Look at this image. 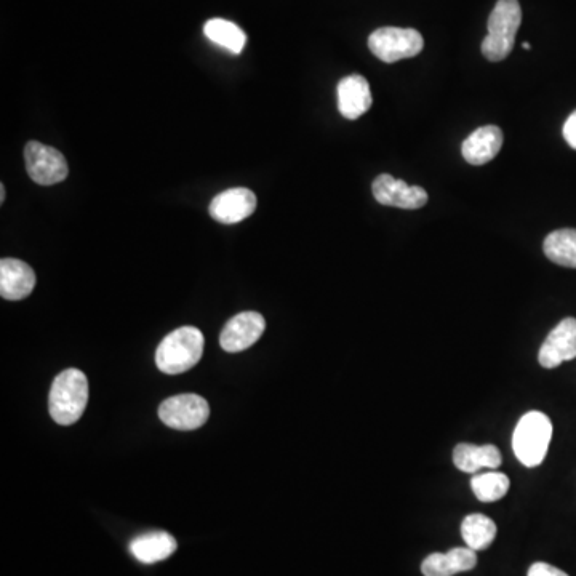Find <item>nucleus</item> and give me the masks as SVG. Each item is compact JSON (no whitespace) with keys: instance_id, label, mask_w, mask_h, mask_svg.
<instances>
[{"instance_id":"23","label":"nucleus","mask_w":576,"mask_h":576,"mask_svg":"<svg viewBox=\"0 0 576 576\" xmlns=\"http://www.w3.org/2000/svg\"><path fill=\"white\" fill-rule=\"evenodd\" d=\"M564 138L567 141L568 146H572L576 149V111H573L570 116H568L567 122L564 124Z\"/></svg>"},{"instance_id":"13","label":"nucleus","mask_w":576,"mask_h":576,"mask_svg":"<svg viewBox=\"0 0 576 576\" xmlns=\"http://www.w3.org/2000/svg\"><path fill=\"white\" fill-rule=\"evenodd\" d=\"M372 92L367 79L360 74H351L338 84V111L349 120L359 119L372 108Z\"/></svg>"},{"instance_id":"17","label":"nucleus","mask_w":576,"mask_h":576,"mask_svg":"<svg viewBox=\"0 0 576 576\" xmlns=\"http://www.w3.org/2000/svg\"><path fill=\"white\" fill-rule=\"evenodd\" d=\"M175 551L176 540L167 532L144 533L130 543V552L141 564H156L168 559Z\"/></svg>"},{"instance_id":"16","label":"nucleus","mask_w":576,"mask_h":576,"mask_svg":"<svg viewBox=\"0 0 576 576\" xmlns=\"http://www.w3.org/2000/svg\"><path fill=\"white\" fill-rule=\"evenodd\" d=\"M453 463L460 471L474 474L480 469H496L501 466V453L495 445H456Z\"/></svg>"},{"instance_id":"5","label":"nucleus","mask_w":576,"mask_h":576,"mask_svg":"<svg viewBox=\"0 0 576 576\" xmlns=\"http://www.w3.org/2000/svg\"><path fill=\"white\" fill-rule=\"evenodd\" d=\"M423 47V36L416 29L380 28L368 37L370 52L384 63L413 58L420 55Z\"/></svg>"},{"instance_id":"1","label":"nucleus","mask_w":576,"mask_h":576,"mask_svg":"<svg viewBox=\"0 0 576 576\" xmlns=\"http://www.w3.org/2000/svg\"><path fill=\"white\" fill-rule=\"evenodd\" d=\"M88 402V380L84 372L68 368L56 376L48 397V410L55 423L71 426L84 415Z\"/></svg>"},{"instance_id":"22","label":"nucleus","mask_w":576,"mask_h":576,"mask_svg":"<svg viewBox=\"0 0 576 576\" xmlns=\"http://www.w3.org/2000/svg\"><path fill=\"white\" fill-rule=\"evenodd\" d=\"M528 576H568L567 573L562 572L560 568L554 565L546 564V562H536L532 567L528 568Z\"/></svg>"},{"instance_id":"7","label":"nucleus","mask_w":576,"mask_h":576,"mask_svg":"<svg viewBox=\"0 0 576 576\" xmlns=\"http://www.w3.org/2000/svg\"><path fill=\"white\" fill-rule=\"evenodd\" d=\"M210 407L204 397L197 394H180L168 397L159 407V418L168 428L194 431L207 423Z\"/></svg>"},{"instance_id":"6","label":"nucleus","mask_w":576,"mask_h":576,"mask_svg":"<svg viewBox=\"0 0 576 576\" xmlns=\"http://www.w3.org/2000/svg\"><path fill=\"white\" fill-rule=\"evenodd\" d=\"M24 162L29 178L40 186H53L66 180L69 173L68 160L58 149L29 141L24 148Z\"/></svg>"},{"instance_id":"14","label":"nucleus","mask_w":576,"mask_h":576,"mask_svg":"<svg viewBox=\"0 0 576 576\" xmlns=\"http://www.w3.org/2000/svg\"><path fill=\"white\" fill-rule=\"evenodd\" d=\"M503 146V132L496 125H485L464 140L461 152L471 165H484L498 156Z\"/></svg>"},{"instance_id":"9","label":"nucleus","mask_w":576,"mask_h":576,"mask_svg":"<svg viewBox=\"0 0 576 576\" xmlns=\"http://www.w3.org/2000/svg\"><path fill=\"white\" fill-rule=\"evenodd\" d=\"M264 328L266 320L260 312H240L224 325L220 336L221 348L226 352L245 351L260 340Z\"/></svg>"},{"instance_id":"10","label":"nucleus","mask_w":576,"mask_h":576,"mask_svg":"<svg viewBox=\"0 0 576 576\" xmlns=\"http://www.w3.org/2000/svg\"><path fill=\"white\" fill-rule=\"evenodd\" d=\"M576 357V319L567 317L556 325L541 346L538 360L541 367L556 368Z\"/></svg>"},{"instance_id":"3","label":"nucleus","mask_w":576,"mask_h":576,"mask_svg":"<svg viewBox=\"0 0 576 576\" xmlns=\"http://www.w3.org/2000/svg\"><path fill=\"white\" fill-rule=\"evenodd\" d=\"M522 23L519 0H498L490 18L488 34L482 42V53L488 61H503L511 55L516 44V34Z\"/></svg>"},{"instance_id":"24","label":"nucleus","mask_w":576,"mask_h":576,"mask_svg":"<svg viewBox=\"0 0 576 576\" xmlns=\"http://www.w3.org/2000/svg\"><path fill=\"white\" fill-rule=\"evenodd\" d=\"M5 202V186L4 184H2V186H0V204H4Z\"/></svg>"},{"instance_id":"4","label":"nucleus","mask_w":576,"mask_h":576,"mask_svg":"<svg viewBox=\"0 0 576 576\" xmlns=\"http://www.w3.org/2000/svg\"><path fill=\"white\" fill-rule=\"evenodd\" d=\"M552 423L549 416L541 412H528L520 418L512 436V450L517 460L527 466L536 468L543 463L551 444Z\"/></svg>"},{"instance_id":"21","label":"nucleus","mask_w":576,"mask_h":576,"mask_svg":"<svg viewBox=\"0 0 576 576\" xmlns=\"http://www.w3.org/2000/svg\"><path fill=\"white\" fill-rule=\"evenodd\" d=\"M509 485H511L509 477L498 471L477 474L471 480L472 492L477 500L484 501V503L501 500L509 492Z\"/></svg>"},{"instance_id":"18","label":"nucleus","mask_w":576,"mask_h":576,"mask_svg":"<svg viewBox=\"0 0 576 576\" xmlns=\"http://www.w3.org/2000/svg\"><path fill=\"white\" fill-rule=\"evenodd\" d=\"M543 250L552 263L576 269V229H557L551 232L544 239Z\"/></svg>"},{"instance_id":"8","label":"nucleus","mask_w":576,"mask_h":576,"mask_svg":"<svg viewBox=\"0 0 576 576\" xmlns=\"http://www.w3.org/2000/svg\"><path fill=\"white\" fill-rule=\"evenodd\" d=\"M373 197L376 202L386 207L404 208V210H416L428 204V192L420 186H410L402 180H396L394 176L383 173L376 176L372 184Z\"/></svg>"},{"instance_id":"19","label":"nucleus","mask_w":576,"mask_h":576,"mask_svg":"<svg viewBox=\"0 0 576 576\" xmlns=\"http://www.w3.org/2000/svg\"><path fill=\"white\" fill-rule=\"evenodd\" d=\"M496 532L498 528L495 522L484 514H469L461 524L464 543L476 552L487 549L495 541Z\"/></svg>"},{"instance_id":"20","label":"nucleus","mask_w":576,"mask_h":576,"mask_svg":"<svg viewBox=\"0 0 576 576\" xmlns=\"http://www.w3.org/2000/svg\"><path fill=\"white\" fill-rule=\"evenodd\" d=\"M204 34L208 37V40H212L213 44L226 48L234 55L242 53L245 44H247L245 32L237 24L223 20V18L208 20L204 26Z\"/></svg>"},{"instance_id":"25","label":"nucleus","mask_w":576,"mask_h":576,"mask_svg":"<svg viewBox=\"0 0 576 576\" xmlns=\"http://www.w3.org/2000/svg\"><path fill=\"white\" fill-rule=\"evenodd\" d=\"M522 47H524L525 50H530V44H528V42H524V44H522Z\"/></svg>"},{"instance_id":"2","label":"nucleus","mask_w":576,"mask_h":576,"mask_svg":"<svg viewBox=\"0 0 576 576\" xmlns=\"http://www.w3.org/2000/svg\"><path fill=\"white\" fill-rule=\"evenodd\" d=\"M204 335L196 327H181L168 333L156 351V365L167 375H180L199 364L204 354Z\"/></svg>"},{"instance_id":"12","label":"nucleus","mask_w":576,"mask_h":576,"mask_svg":"<svg viewBox=\"0 0 576 576\" xmlns=\"http://www.w3.org/2000/svg\"><path fill=\"white\" fill-rule=\"evenodd\" d=\"M36 287V274L29 264L15 258L0 261V295L8 301L28 298Z\"/></svg>"},{"instance_id":"15","label":"nucleus","mask_w":576,"mask_h":576,"mask_svg":"<svg viewBox=\"0 0 576 576\" xmlns=\"http://www.w3.org/2000/svg\"><path fill=\"white\" fill-rule=\"evenodd\" d=\"M477 565L476 551L471 548H453L447 554L434 552L421 564L424 576H453L456 573L471 572Z\"/></svg>"},{"instance_id":"11","label":"nucleus","mask_w":576,"mask_h":576,"mask_svg":"<svg viewBox=\"0 0 576 576\" xmlns=\"http://www.w3.org/2000/svg\"><path fill=\"white\" fill-rule=\"evenodd\" d=\"M256 210V196L247 188L223 191L210 202L208 212L213 220L223 224H236L247 220Z\"/></svg>"}]
</instances>
